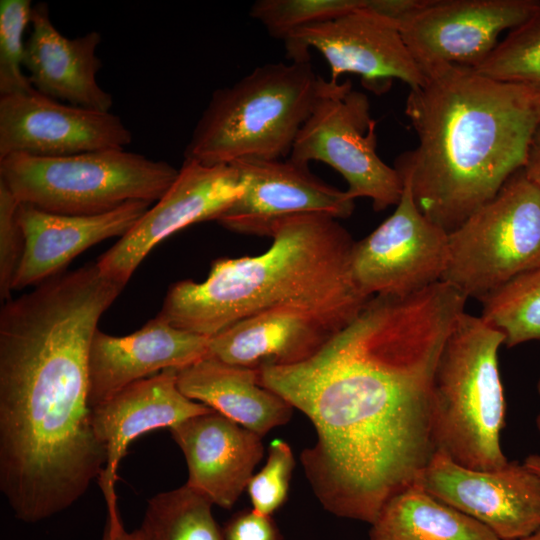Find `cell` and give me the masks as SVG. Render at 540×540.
I'll return each instance as SVG.
<instances>
[{
    "mask_svg": "<svg viewBox=\"0 0 540 540\" xmlns=\"http://www.w3.org/2000/svg\"><path fill=\"white\" fill-rule=\"evenodd\" d=\"M242 193L233 165L184 159L169 189L96 263L107 277L126 285L158 243L191 224L216 220Z\"/></svg>",
    "mask_w": 540,
    "mask_h": 540,
    "instance_id": "cell-14",
    "label": "cell"
},
{
    "mask_svg": "<svg viewBox=\"0 0 540 540\" xmlns=\"http://www.w3.org/2000/svg\"><path fill=\"white\" fill-rule=\"evenodd\" d=\"M365 3L366 0H257L249 14L270 36L284 41L298 29L334 19Z\"/></svg>",
    "mask_w": 540,
    "mask_h": 540,
    "instance_id": "cell-28",
    "label": "cell"
},
{
    "mask_svg": "<svg viewBox=\"0 0 540 540\" xmlns=\"http://www.w3.org/2000/svg\"><path fill=\"white\" fill-rule=\"evenodd\" d=\"M540 8L537 0H425L397 22L423 73L445 65L476 69L511 30Z\"/></svg>",
    "mask_w": 540,
    "mask_h": 540,
    "instance_id": "cell-12",
    "label": "cell"
},
{
    "mask_svg": "<svg viewBox=\"0 0 540 540\" xmlns=\"http://www.w3.org/2000/svg\"><path fill=\"white\" fill-rule=\"evenodd\" d=\"M147 202H129L95 215L51 213L20 203L18 221L24 235V253L13 290L38 285L58 275L79 254L112 237H123L150 208Z\"/></svg>",
    "mask_w": 540,
    "mask_h": 540,
    "instance_id": "cell-20",
    "label": "cell"
},
{
    "mask_svg": "<svg viewBox=\"0 0 540 540\" xmlns=\"http://www.w3.org/2000/svg\"><path fill=\"white\" fill-rule=\"evenodd\" d=\"M516 540H540V529L530 536H527L521 539H516Z\"/></svg>",
    "mask_w": 540,
    "mask_h": 540,
    "instance_id": "cell-36",
    "label": "cell"
},
{
    "mask_svg": "<svg viewBox=\"0 0 540 540\" xmlns=\"http://www.w3.org/2000/svg\"><path fill=\"white\" fill-rule=\"evenodd\" d=\"M415 484L482 523L500 540L521 539L540 529V477L524 463L474 470L435 452Z\"/></svg>",
    "mask_w": 540,
    "mask_h": 540,
    "instance_id": "cell-13",
    "label": "cell"
},
{
    "mask_svg": "<svg viewBox=\"0 0 540 540\" xmlns=\"http://www.w3.org/2000/svg\"><path fill=\"white\" fill-rule=\"evenodd\" d=\"M20 202L0 180V296L10 299L24 253V235L18 221Z\"/></svg>",
    "mask_w": 540,
    "mask_h": 540,
    "instance_id": "cell-31",
    "label": "cell"
},
{
    "mask_svg": "<svg viewBox=\"0 0 540 540\" xmlns=\"http://www.w3.org/2000/svg\"><path fill=\"white\" fill-rule=\"evenodd\" d=\"M177 385L189 399L261 437L286 424L293 411L286 400L259 383L258 369L211 357L177 370Z\"/></svg>",
    "mask_w": 540,
    "mask_h": 540,
    "instance_id": "cell-23",
    "label": "cell"
},
{
    "mask_svg": "<svg viewBox=\"0 0 540 540\" xmlns=\"http://www.w3.org/2000/svg\"><path fill=\"white\" fill-rule=\"evenodd\" d=\"M208 342L209 337L178 328L159 313L129 335L97 329L89 351V408L132 383L205 358Z\"/></svg>",
    "mask_w": 540,
    "mask_h": 540,
    "instance_id": "cell-18",
    "label": "cell"
},
{
    "mask_svg": "<svg viewBox=\"0 0 540 540\" xmlns=\"http://www.w3.org/2000/svg\"><path fill=\"white\" fill-rule=\"evenodd\" d=\"M223 540H282L272 516L253 509L234 514L222 528Z\"/></svg>",
    "mask_w": 540,
    "mask_h": 540,
    "instance_id": "cell-32",
    "label": "cell"
},
{
    "mask_svg": "<svg viewBox=\"0 0 540 540\" xmlns=\"http://www.w3.org/2000/svg\"><path fill=\"white\" fill-rule=\"evenodd\" d=\"M104 304L45 285L0 311V490L26 523L81 498L107 461L92 426L89 351Z\"/></svg>",
    "mask_w": 540,
    "mask_h": 540,
    "instance_id": "cell-2",
    "label": "cell"
},
{
    "mask_svg": "<svg viewBox=\"0 0 540 540\" xmlns=\"http://www.w3.org/2000/svg\"><path fill=\"white\" fill-rule=\"evenodd\" d=\"M466 301L443 281L372 296L309 360L258 369L259 383L315 428L300 460L329 513L371 524L430 462L435 371Z\"/></svg>",
    "mask_w": 540,
    "mask_h": 540,
    "instance_id": "cell-1",
    "label": "cell"
},
{
    "mask_svg": "<svg viewBox=\"0 0 540 540\" xmlns=\"http://www.w3.org/2000/svg\"><path fill=\"white\" fill-rule=\"evenodd\" d=\"M523 170L528 179L540 188V121L531 137Z\"/></svg>",
    "mask_w": 540,
    "mask_h": 540,
    "instance_id": "cell-34",
    "label": "cell"
},
{
    "mask_svg": "<svg viewBox=\"0 0 540 540\" xmlns=\"http://www.w3.org/2000/svg\"><path fill=\"white\" fill-rule=\"evenodd\" d=\"M537 390H538V394L540 396V377H539V380H538V383H537ZM536 426H537V429L540 433V412L536 418Z\"/></svg>",
    "mask_w": 540,
    "mask_h": 540,
    "instance_id": "cell-37",
    "label": "cell"
},
{
    "mask_svg": "<svg viewBox=\"0 0 540 540\" xmlns=\"http://www.w3.org/2000/svg\"><path fill=\"white\" fill-rule=\"evenodd\" d=\"M505 336L481 316L462 312L440 354L434 377L432 434L436 452L474 470H496L505 397L498 352Z\"/></svg>",
    "mask_w": 540,
    "mask_h": 540,
    "instance_id": "cell-6",
    "label": "cell"
},
{
    "mask_svg": "<svg viewBox=\"0 0 540 540\" xmlns=\"http://www.w3.org/2000/svg\"><path fill=\"white\" fill-rule=\"evenodd\" d=\"M243 193L215 221L241 234L272 237L284 220L303 214L349 217L354 199L314 175L309 164L286 160L234 162Z\"/></svg>",
    "mask_w": 540,
    "mask_h": 540,
    "instance_id": "cell-16",
    "label": "cell"
},
{
    "mask_svg": "<svg viewBox=\"0 0 540 540\" xmlns=\"http://www.w3.org/2000/svg\"><path fill=\"white\" fill-rule=\"evenodd\" d=\"M178 171L124 149L63 157L15 154L0 159V180L20 203L66 215H95L129 202L158 201Z\"/></svg>",
    "mask_w": 540,
    "mask_h": 540,
    "instance_id": "cell-7",
    "label": "cell"
},
{
    "mask_svg": "<svg viewBox=\"0 0 540 540\" xmlns=\"http://www.w3.org/2000/svg\"><path fill=\"white\" fill-rule=\"evenodd\" d=\"M370 525L369 540H500L415 483L392 496Z\"/></svg>",
    "mask_w": 540,
    "mask_h": 540,
    "instance_id": "cell-24",
    "label": "cell"
},
{
    "mask_svg": "<svg viewBox=\"0 0 540 540\" xmlns=\"http://www.w3.org/2000/svg\"><path fill=\"white\" fill-rule=\"evenodd\" d=\"M425 76L405 106L418 144L394 167L421 212L450 233L524 167L540 121V88L457 65Z\"/></svg>",
    "mask_w": 540,
    "mask_h": 540,
    "instance_id": "cell-3",
    "label": "cell"
},
{
    "mask_svg": "<svg viewBox=\"0 0 540 540\" xmlns=\"http://www.w3.org/2000/svg\"><path fill=\"white\" fill-rule=\"evenodd\" d=\"M327 83L310 60L256 67L213 92L184 158L214 166L290 156Z\"/></svg>",
    "mask_w": 540,
    "mask_h": 540,
    "instance_id": "cell-5",
    "label": "cell"
},
{
    "mask_svg": "<svg viewBox=\"0 0 540 540\" xmlns=\"http://www.w3.org/2000/svg\"><path fill=\"white\" fill-rule=\"evenodd\" d=\"M481 317L505 336L507 347L540 340V266L481 300Z\"/></svg>",
    "mask_w": 540,
    "mask_h": 540,
    "instance_id": "cell-26",
    "label": "cell"
},
{
    "mask_svg": "<svg viewBox=\"0 0 540 540\" xmlns=\"http://www.w3.org/2000/svg\"><path fill=\"white\" fill-rule=\"evenodd\" d=\"M523 463L540 477V455L531 454L525 458Z\"/></svg>",
    "mask_w": 540,
    "mask_h": 540,
    "instance_id": "cell-35",
    "label": "cell"
},
{
    "mask_svg": "<svg viewBox=\"0 0 540 540\" xmlns=\"http://www.w3.org/2000/svg\"><path fill=\"white\" fill-rule=\"evenodd\" d=\"M170 431L186 460L185 484L213 505L231 509L263 457L262 437L214 410Z\"/></svg>",
    "mask_w": 540,
    "mask_h": 540,
    "instance_id": "cell-19",
    "label": "cell"
},
{
    "mask_svg": "<svg viewBox=\"0 0 540 540\" xmlns=\"http://www.w3.org/2000/svg\"><path fill=\"white\" fill-rule=\"evenodd\" d=\"M294 466V455L289 444L275 439L270 444L265 465L251 477L247 485L254 511L272 516L283 506L287 500Z\"/></svg>",
    "mask_w": 540,
    "mask_h": 540,
    "instance_id": "cell-30",
    "label": "cell"
},
{
    "mask_svg": "<svg viewBox=\"0 0 540 540\" xmlns=\"http://www.w3.org/2000/svg\"><path fill=\"white\" fill-rule=\"evenodd\" d=\"M212 410L180 391L176 369L132 383L93 407V430L107 455L98 482L116 484L119 463L129 444L139 436L158 428H172Z\"/></svg>",
    "mask_w": 540,
    "mask_h": 540,
    "instance_id": "cell-21",
    "label": "cell"
},
{
    "mask_svg": "<svg viewBox=\"0 0 540 540\" xmlns=\"http://www.w3.org/2000/svg\"><path fill=\"white\" fill-rule=\"evenodd\" d=\"M376 121L368 97L350 80L328 81L294 142L290 158L309 164L321 161L343 176L352 198H369L378 212L397 205L404 180L376 151Z\"/></svg>",
    "mask_w": 540,
    "mask_h": 540,
    "instance_id": "cell-9",
    "label": "cell"
},
{
    "mask_svg": "<svg viewBox=\"0 0 540 540\" xmlns=\"http://www.w3.org/2000/svg\"><path fill=\"white\" fill-rule=\"evenodd\" d=\"M475 70L498 81L540 88V8L511 29Z\"/></svg>",
    "mask_w": 540,
    "mask_h": 540,
    "instance_id": "cell-27",
    "label": "cell"
},
{
    "mask_svg": "<svg viewBox=\"0 0 540 540\" xmlns=\"http://www.w3.org/2000/svg\"><path fill=\"white\" fill-rule=\"evenodd\" d=\"M291 61L310 60L316 49L328 62L330 79L354 73L374 93L386 92L394 79L417 88L426 80L401 35L396 21L367 7L296 30L285 40Z\"/></svg>",
    "mask_w": 540,
    "mask_h": 540,
    "instance_id": "cell-11",
    "label": "cell"
},
{
    "mask_svg": "<svg viewBox=\"0 0 540 540\" xmlns=\"http://www.w3.org/2000/svg\"><path fill=\"white\" fill-rule=\"evenodd\" d=\"M32 8L30 0L0 1V96L33 88L22 70Z\"/></svg>",
    "mask_w": 540,
    "mask_h": 540,
    "instance_id": "cell-29",
    "label": "cell"
},
{
    "mask_svg": "<svg viewBox=\"0 0 540 540\" xmlns=\"http://www.w3.org/2000/svg\"><path fill=\"white\" fill-rule=\"evenodd\" d=\"M132 133L117 115L62 103L34 88L0 96V159L63 157L124 149Z\"/></svg>",
    "mask_w": 540,
    "mask_h": 540,
    "instance_id": "cell-15",
    "label": "cell"
},
{
    "mask_svg": "<svg viewBox=\"0 0 540 540\" xmlns=\"http://www.w3.org/2000/svg\"><path fill=\"white\" fill-rule=\"evenodd\" d=\"M270 248L219 258L203 282L170 286L159 312L172 325L212 337L234 323L286 304L361 311L371 298L353 282L355 241L338 219L303 214L284 220Z\"/></svg>",
    "mask_w": 540,
    "mask_h": 540,
    "instance_id": "cell-4",
    "label": "cell"
},
{
    "mask_svg": "<svg viewBox=\"0 0 540 540\" xmlns=\"http://www.w3.org/2000/svg\"><path fill=\"white\" fill-rule=\"evenodd\" d=\"M105 500L107 505V525L102 540H145V535L140 527L131 532L123 527L117 507V496H107Z\"/></svg>",
    "mask_w": 540,
    "mask_h": 540,
    "instance_id": "cell-33",
    "label": "cell"
},
{
    "mask_svg": "<svg viewBox=\"0 0 540 540\" xmlns=\"http://www.w3.org/2000/svg\"><path fill=\"white\" fill-rule=\"evenodd\" d=\"M212 506L184 484L150 498L140 528L145 540H223Z\"/></svg>",
    "mask_w": 540,
    "mask_h": 540,
    "instance_id": "cell-25",
    "label": "cell"
},
{
    "mask_svg": "<svg viewBox=\"0 0 540 540\" xmlns=\"http://www.w3.org/2000/svg\"><path fill=\"white\" fill-rule=\"evenodd\" d=\"M539 266L540 188L522 168L449 233L442 281L481 301Z\"/></svg>",
    "mask_w": 540,
    "mask_h": 540,
    "instance_id": "cell-8",
    "label": "cell"
},
{
    "mask_svg": "<svg viewBox=\"0 0 540 540\" xmlns=\"http://www.w3.org/2000/svg\"><path fill=\"white\" fill-rule=\"evenodd\" d=\"M403 180L394 212L351 252L353 282L368 297L422 291L441 282L447 266L449 233L421 212Z\"/></svg>",
    "mask_w": 540,
    "mask_h": 540,
    "instance_id": "cell-10",
    "label": "cell"
},
{
    "mask_svg": "<svg viewBox=\"0 0 540 540\" xmlns=\"http://www.w3.org/2000/svg\"><path fill=\"white\" fill-rule=\"evenodd\" d=\"M359 312L296 304L276 306L210 337L206 357L254 369L303 363Z\"/></svg>",
    "mask_w": 540,
    "mask_h": 540,
    "instance_id": "cell-17",
    "label": "cell"
},
{
    "mask_svg": "<svg viewBox=\"0 0 540 540\" xmlns=\"http://www.w3.org/2000/svg\"><path fill=\"white\" fill-rule=\"evenodd\" d=\"M30 25L23 66L32 87L70 105L108 112L113 98L96 80L102 67L96 55L100 33L65 37L53 25L44 3L33 6Z\"/></svg>",
    "mask_w": 540,
    "mask_h": 540,
    "instance_id": "cell-22",
    "label": "cell"
}]
</instances>
